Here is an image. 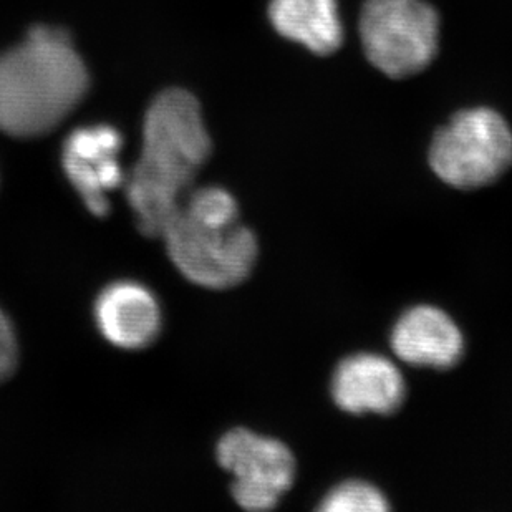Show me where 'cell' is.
Here are the masks:
<instances>
[{
    "label": "cell",
    "instance_id": "1",
    "mask_svg": "<svg viewBox=\"0 0 512 512\" xmlns=\"http://www.w3.org/2000/svg\"><path fill=\"white\" fill-rule=\"evenodd\" d=\"M209 155L198 100L179 88L160 93L146 112L143 151L126 189L143 236L160 237Z\"/></svg>",
    "mask_w": 512,
    "mask_h": 512
},
{
    "label": "cell",
    "instance_id": "2",
    "mask_svg": "<svg viewBox=\"0 0 512 512\" xmlns=\"http://www.w3.org/2000/svg\"><path fill=\"white\" fill-rule=\"evenodd\" d=\"M88 73L63 30L35 27L0 57V130L34 138L55 130L77 107Z\"/></svg>",
    "mask_w": 512,
    "mask_h": 512
},
{
    "label": "cell",
    "instance_id": "3",
    "mask_svg": "<svg viewBox=\"0 0 512 512\" xmlns=\"http://www.w3.org/2000/svg\"><path fill=\"white\" fill-rule=\"evenodd\" d=\"M174 266L204 289L226 290L251 276L259 242L239 223L236 199L226 189H196L181 201L160 234Z\"/></svg>",
    "mask_w": 512,
    "mask_h": 512
},
{
    "label": "cell",
    "instance_id": "4",
    "mask_svg": "<svg viewBox=\"0 0 512 512\" xmlns=\"http://www.w3.org/2000/svg\"><path fill=\"white\" fill-rule=\"evenodd\" d=\"M431 170L458 189L494 183L512 166V131L491 108H468L438 130L428 153Z\"/></svg>",
    "mask_w": 512,
    "mask_h": 512
},
{
    "label": "cell",
    "instance_id": "5",
    "mask_svg": "<svg viewBox=\"0 0 512 512\" xmlns=\"http://www.w3.org/2000/svg\"><path fill=\"white\" fill-rule=\"evenodd\" d=\"M360 39L368 62L383 75L413 77L435 60L440 17L425 0H367Z\"/></svg>",
    "mask_w": 512,
    "mask_h": 512
},
{
    "label": "cell",
    "instance_id": "6",
    "mask_svg": "<svg viewBox=\"0 0 512 512\" xmlns=\"http://www.w3.org/2000/svg\"><path fill=\"white\" fill-rule=\"evenodd\" d=\"M216 456L234 478L232 498L246 511H271L294 483L292 451L269 436L236 428L221 438Z\"/></svg>",
    "mask_w": 512,
    "mask_h": 512
},
{
    "label": "cell",
    "instance_id": "7",
    "mask_svg": "<svg viewBox=\"0 0 512 512\" xmlns=\"http://www.w3.org/2000/svg\"><path fill=\"white\" fill-rule=\"evenodd\" d=\"M123 138L112 126H87L73 131L63 146V170L90 213H110L107 194L123 184L118 163Z\"/></svg>",
    "mask_w": 512,
    "mask_h": 512
},
{
    "label": "cell",
    "instance_id": "8",
    "mask_svg": "<svg viewBox=\"0 0 512 512\" xmlns=\"http://www.w3.org/2000/svg\"><path fill=\"white\" fill-rule=\"evenodd\" d=\"M330 388L335 405L352 415H392L406 397L405 378L397 365L377 353L343 358Z\"/></svg>",
    "mask_w": 512,
    "mask_h": 512
},
{
    "label": "cell",
    "instance_id": "9",
    "mask_svg": "<svg viewBox=\"0 0 512 512\" xmlns=\"http://www.w3.org/2000/svg\"><path fill=\"white\" fill-rule=\"evenodd\" d=\"M392 348L413 367H455L463 357L464 340L450 315L433 305H416L401 315L392 330Z\"/></svg>",
    "mask_w": 512,
    "mask_h": 512
},
{
    "label": "cell",
    "instance_id": "10",
    "mask_svg": "<svg viewBox=\"0 0 512 512\" xmlns=\"http://www.w3.org/2000/svg\"><path fill=\"white\" fill-rule=\"evenodd\" d=\"M98 329L123 350H143L158 339L161 309L155 295L135 282H116L103 290L95 305Z\"/></svg>",
    "mask_w": 512,
    "mask_h": 512
},
{
    "label": "cell",
    "instance_id": "11",
    "mask_svg": "<svg viewBox=\"0 0 512 512\" xmlns=\"http://www.w3.org/2000/svg\"><path fill=\"white\" fill-rule=\"evenodd\" d=\"M269 20L277 34L315 55H332L343 42L337 0H271Z\"/></svg>",
    "mask_w": 512,
    "mask_h": 512
},
{
    "label": "cell",
    "instance_id": "12",
    "mask_svg": "<svg viewBox=\"0 0 512 512\" xmlns=\"http://www.w3.org/2000/svg\"><path fill=\"white\" fill-rule=\"evenodd\" d=\"M390 509L385 494L365 481H345L332 489L319 511L324 512H385Z\"/></svg>",
    "mask_w": 512,
    "mask_h": 512
},
{
    "label": "cell",
    "instance_id": "13",
    "mask_svg": "<svg viewBox=\"0 0 512 512\" xmlns=\"http://www.w3.org/2000/svg\"><path fill=\"white\" fill-rule=\"evenodd\" d=\"M19 360V347L14 327L0 312V383L12 377Z\"/></svg>",
    "mask_w": 512,
    "mask_h": 512
}]
</instances>
